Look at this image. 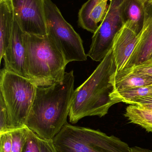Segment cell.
Returning a JSON list of instances; mask_svg holds the SVG:
<instances>
[{"label":"cell","mask_w":152,"mask_h":152,"mask_svg":"<svg viewBox=\"0 0 152 152\" xmlns=\"http://www.w3.org/2000/svg\"><path fill=\"white\" fill-rule=\"evenodd\" d=\"M73 70L54 85L37 86L26 126L40 138L52 140L68 123L74 91Z\"/></svg>","instance_id":"6da1fadb"},{"label":"cell","mask_w":152,"mask_h":152,"mask_svg":"<svg viewBox=\"0 0 152 152\" xmlns=\"http://www.w3.org/2000/svg\"><path fill=\"white\" fill-rule=\"evenodd\" d=\"M116 70L111 50L91 75L74 91L69 113L70 123L76 124L88 116L101 118L108 113L116 104L110 96L113 91L111 79Z\"/></svg>","instance_id":"7a4b0ae2"},{"label":"cell","mask_w":152,"mask_h":152,"mask_svg":"<svg viewBox=\"0 0 152 152\" xmlns=\"http://www.w3.org/2000/svg\"><path fill=\"white\" fill-rule=\"evenodd\" d=\"M23 39L29 79L39 87L49 86L61 80L68 64L52 40L47 35L26 33H24Z\"/></svg>","instance_id":"3957f363"},{"label":"cell","mask_w":152,"mask_h":152,"mask_svg":"<svg viewBox=\"0 0 152 152\" xmlns=\"http://www.w3.org/2000/svg\"><path fill=\"white\" fill-rule=\"evenodd\" d=\"M52 142L57 152H131L126 143L114 136L68 123Z\"/></svg>","instance_id":"277c9868"},{"label":"cell","mask_w":152,"mask_h":152,"mask_svg":"<svg viewBox=\"0 0 152 152\" xmlns=\"http://www.w3.org/2000/svg\"><path fill=\"white\" fill-rule=\"evenodd\" d=\"M37 86L31 80L4 68L0 90L10 114L12 130L26 126Z\"/></svg>","instance_id":"5b68a950"},{"label":"cell","mask_w":152,"mask_h":152,"mask_svg":"<svg viewBox=\"0 0 152 152\" xmlns=\"http://www.w3.org/2000/svg\"><path fill=\"white\" fill-rule=\"evenodd\" d=\"M47 35L60 51L67 64L87 60L80 36L68 23L51 0H45Z\"/></svg>","instance_id":"8992f818"},{"label":"cell","mask_w":152,"mask_h":152,"mask_svg":"<svg viewBox=\"0 0 152 152\" xmlns=\"http://www.w3.org/2000/svg\"><path fill=\"white\" fill-rule=\"evenodd\" d=\"M125 0H110L104 18L93 34L87 54L93 60L101 61L112 49L115 36L124 25L122 8Z\"/></svg>","instance_id":"52a82bcc"},{"label":"cell","mask_w":152,"mask_h":152,"mask_svg":"<svg viewBox=\"0 0 152 152\" xmlns=\"http://www.w3.org/2000/svg\"><path fill=\"white\" fill-rule=\"evenodd\" d=\"M14 18L24 33L47 35L45 0H11Z\"/></svg>","instance_id":"ba28073f"},{"label":"cell","mask_w":152,"mask_h":152,"mask_svg":"<svg viewBox=\"0 0 152 152\" xmlns=\"http://www.w3.org/2000/svg\"><path fill=\"white\" fill-rule=\"evenodd\" d=\"M24 33L14 18L10 41L3 58L5 69L28 79L26 71V53Z\"/></svg>","instance_id":"9c48e42d"},{"label":"cell","mask_w":152,"mask_h":152,"mask_svg":"<svg viewBox=\"0 0 152 152\" xmlns=\"http://www.w3.org/2000/svg\"><path fill=\"white\" fill-rule=\"evenodd\" d=\"M145 20L134 50L124 69L152 59V1L144 0ZM123 69V70H124Z\"/></svg>","instance_id":"30bf717a"},{"label":"cell","mask_w":152,"mask_h":152,"mask_svg":"<svg viewBox=\"0 0 152 152\" xmlns=\"http://www.w3.org/2000/svg\"><path fill=\"white\" fill-rule=\"evenodd\" d=\"M138 39V34L124 25L113 40L112 54L116 72L123 70L133 53Z\"/></svg>","instance_id":"8fae6325"},{"label":"cell","mask_w":152,"mask_h":152,"mask_svg":"<svg viewBox=\"0 0 152 152\" xmlns=\"http://www.w3.org/2000/svg\"><path fill=\"white\" fill-rule=\"evenodd\" d=\"M122 18L124 25L139 34L144 22V0H125Z\"/></svg>","instance_id":"7c38bea8"},{"label":"cell","mask_w":152,"mask_h":152,"mask_svg":"<svg viewBox=\"0 0 152 152\" xmlns=\"http://www.w3.org/2000/svg\"><path fill=\"white\" fill-rule=\"evenodd\" d=\"M14 15L12 1L0 3V59L9 46L12 34Z\"/></svg>","instance_id":"4fadbf2b"},{"label":"cell","mask_w":152,"mask_h":152,"mask_svg":"<svg viewBox=\"0 0 152 152\" xmlns=\"http://www.w3.org/2000/svg\"><path fill=\"white\" fill-rule=\"evenodd\" d=\"M111 81L113 91H121L152 85V77L142 74L120 71L115 72Z\"/></svg>","instance_id":"5bb4252c"},{"label":"cell","mask_w":152,"mask_h":152,"mask_svg":"<svg viewBox=\"0 0 152 152\" xmlns=\"http://www.w3.org/2000/svg\"><path fill=\"white\" fill-rule=\"evenodd\" d=\"M124 116L131 123L141 126L147 132H152V110L130 104L126 108Z\"/></svg>","instance_id":"9a60e30c"},{"label":"cell","mask_w":152,"mask_h":152,"mask_svg":"<svg viewBox=\"0 0 152 152\" xmlns=\"http://www.w3.org/2000/svg\"><path fill=\"white\" fill-rule=\"evenodd\" d=\"M110 96L116 103L124 102L129 104L132 101L137 98L152 96V85L121 91H113Z\"/></svg>","instance_id":"2e32d148"},{"label":"cell","mask_w":152,"mask_h":152,"mask_svg":"<svg viewBox=\"0 0 152 152\" xmlns=\"http://www.w3.org/2000/svg\"><path fill=\"white\" fill-rule=\"evenodd\" d=\"M109 0H99L89 15V31L94 33L98 27V23L101 22L108 10Z\"/></svg>","instance_id":"e0dca14e"},{"label":"cell","mask_w":152,"mask_h":152,"mask_svg":"<svg viewBox=\"0 0 152 152\" xmlns=\"http://www.w3.org/2000/svg\"><path fill=\"white\" fill-rule=\"evenodd\" d=\"M30 129L25 126L11 131L12 147L11 152H22Z\"/></svg>","instance_id":"ac0fdd59"},{"label":"cell","mask_w":152,"mask_h":152,"mask_svg":"<svg viewBox=\"0 0 152 152\" xmlns=\"http://www.w3.org/2000/svg\"><path fill=\"white\" fill-rule=\"evenodd\" d=\"M99 0H88L79 10L78 12V23L83 29L89 31V15Z\"/></svg>","instance_id":"d6986e66"},{"label":"cell","mask_w":152,"mask_h":152,"mask_svg":"<svg viewBox=\"0 0 152 152\" xmlns=\"http://www.w3.org/2000/svg\"><path fill=\"white\" fill-rule=\"evenodd\" d=\"M12 131V125L6 104L0 94V134Z\"/></svg>","instance_id":"ffe728a7"},{"label":"cell","mask_w":152,"mask_h":152,"mask_svg":"<svg viewBox=\"0 0 152 152\" xmlns=\"http://www.w3.org/2000/svg\"><path fill=\"white\" fill-rule=\"evenodd\" d=\"M39 138L35 133L30 129L22 152H40Z\"/></svg>","instance_id":"44dd1931"},{"label":"cell","mask_w":152,"mask_h":152,"mask_svg":"<svg viewBox=\"0 0 152 152\" xmlns=\"http://www.w3.org/2000/svg\"><path fill=\"white\" fill-rule=\"evenodd\" d=\"M121 71L142 74L152 77V59L130 68Z\"/></svg>","instance_id":"7402d4cb"},{"label":"cell","mask_w":152,"mask_h":152,"mask_svg":"<svg viewBox=\"0 0 152 152\" xmlns=\"http://www.w3.org/2000/svg\"><path fill=\"white\" fill-rule=\"evenodd\" d=\"M12 147L11 132L0 134V152H11Z\"/></svg>","instance_id":"603a6c76"},{"label":"cell","mask_w":152,"mask_h":152,"mask_svg":"<svg viewBox=\"0 0 152 152\" xmlns=\"http://www.w3.org/2000/svg\"><path fill=\"white\" fill-rule=\"evenodd\" d=\"M39 150L40 152H57L52 140H45L39 138Z\"/></svg>","instance_id":"cb8c5ba5"},{"label":"cell","mask_w":152,"mask_h":152,"mask_svg":"<svg viewBox=\"0 0 152 152\" xmlns=\"http://www.w3.org/2000/svg\"><path fill=\"white\" fill-rule=\"evenodd\" d=\"M131 152H152V151L149 149H144L141 147L135 146L131 147Z\"/></svg>","instance_id":"d4e9b609"},{"label":"cell","mask_w":152,"mask_h":152,"mask_svg":"<svg viewBox=\"0 0 152 152\" xmlns=\"http://www.w3.org/2000/svg\"><path fill=\"white\" fill-rule=\"evenodd\" d=\"M11 1V0H0V3L4 2L7 1Z\"/></svg>","instance_id":"484cf974"},{"label":"cell","mask_w":152,"mask_h":152,"mask_svg":"<svg viewBox=\"0 0 152 152\" xmlns=\"http://www.w3.org/2000/svg\"><path fill=\"white\" fill-rule=\"evenodd\" d=\"M150 1H152V0H150Z\"/></svg>","instance_id":"4316f807"}]
</instances>
